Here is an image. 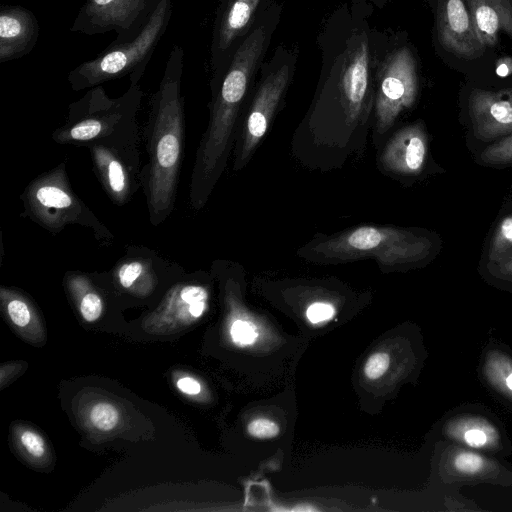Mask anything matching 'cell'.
<instances>
[{
  "label": "cell",
  "instance_id": "cell-14",
  "mask_svg": "<svg viewBox=\"0 0 512 512\" xmlns=\"http://www.w3.org/2000/svg\"><path fill=\"white\" fill-rule=\"evenodd\" d=\"M39 22L32 11L20 5L0 9V63L22 58L35 47Z\"/></svg>",
  "mask_w": 512,
  "mask_h": 512
},
{
  "label": "cell",
  "instance_id": "cell-23",
  "mask_svg": "<svg viewBox=\"0 0 512 512\" xmlns=\"http://www.w3.org/2000/svg\"><path fill=\"white\" fill-rule=\"evenodd\" d=\"M485 164L499 165L512 162V133L487 147L480 155Z\"/></svg>",
  "mask_w": 512,
  "mask_h": 512
},
{
  "label": "cell",
  "instance_id": "cell-29",
  "mask_svg": "<svg viewBox=\"0 0 512 512\" xmlns=\"http://www.w3.org/2000/svg\"><path fill=\"white\" fill-rule=\"evenodd\" d=\"M335 314L333 305L326 302H315L311 304L307 311L306 316L308 320L313 323H321L331 319Z\"/></svg>",
  "mask_w": 512,
  "mask_h": 512
},
{
  "label": "cell",
  "instance_id": "cell-26",
  "mask_svg": "<svg viewBox=\"0 0 512 512\" xmlns=\"http://www.w3.org/2000/svg\"><path fill=\"white\" fill-rule=\"evenodd\" d=\"M20 443L27 453L35 458H40L46 453L44 439L33 430H24L20 435Z\"/></svg>",
  "mask_w": 512,
  "mask_h": 512
},
{
  "label": "cell",
  "instance_id": "cell-6",
  "mask_svg": "<svg viewBox=\"0 0 512 512\" xmlns=\"http://www.w3.org/2000/svg\"><path fill=\"white\" fill-rule=\"evenodd\" d=\"M423 2L433 15L431 36L436 55L448 67L471 77L494 73L496 51L483 43L466 1Z\"/></svg>",
  "mask_w": 512,
  "mask_h": 512
},
{
  "label": "cell",
  "instance_id": "cell-18",
  "mask_svg": "<svg viewBox=\"0 0 512 512\" xmlns=\"http://www.w3.org/2000/svg\"><path fill=\"white\" fill-rule=\"evenodd\" d=\"M449 438L474 450L494 449L500 440L498 430L486 420L480 418H460L446 427Z\"/></svg>",
  "mask_w": 512,
  "mask_h": 512
},
{
  "label": "cell",
  "instance_id": "cell-33",
  "mask_svg": "<svg viewBox=\"0 0 512 512\" xmlns=\"http://www.w3.org/2000/svg\"><path fill=\"white\" fill-rule=\"evenodd\" d=\"M502 270L506 275H512V258L503 264Z\"/></svg>",
  "mask_w": 512,
  "mask_h": 512
},
{
  "label": "cell",
  "instance_id": "cell-1",
  "mask_svg": "<svg viewBox=\"0 0 512 512\" xmlns=\"http://www.w3.org/2000/svg\"><path fill=\"white\" fill-rule=\"evenodd\" d=\"M184 49L174 45L157 90L151 97L143 129L147 162L142 166V189L149 221L162 224L173 212L185 150V111L181 95Z\"/></svg>",
  "mask_w": 512,
  "mask_h": 512
},
{
  "label": "cell",
  "instance_id": "cell-25",
  "mask_svg": "<svg viewBox=\"0 0 512 512\" xmlns=\"http://www.w3.org/2000/svg\"><path fill=\"white\" fill-rule=\"evenodd\" d=\"M230 335L234 343L247 346L254 343L257 338L256 326L248 320H235L230 328Z\"/></svg>",
  "mask_w": 512,
  "mask_h": 512
},
{
  "label": "cell",
  "instance_id": "cell-31",
  "mask_svg": "<svg viewBox=\"0 0 512 512\" xmlns=\"http://www.w3.org/2000/svg\"><path fill=\"white\" fill-rule=\"evenodd\" d=\"M177 388L187 395H197L201 392L200 383L189 376L182 377L176 382Z\"/></svg>",
  "mask_w": 512,
  "mask_h": 512
},
{
  "label": "cell",
  "instance_id": "cell-11",
  "mask_svg": "<svg viewBox=\"0 0 512 512\" xmlns=\"http://www.w3.org/2000/svg\"><path fill=\"white\" fill-rule=\"evenodd\" d=\"M92 166L103 190L117 206L129 203L142 188L139 149L96 143L87 147Z\"/></svg>",
  "mask_w": 512,
  "mask_h": 512
},
{
  "label": "cell",
  "instance_id": "cell-15",
  "mask_svg": "<svg viewBox=\"0 0 512 512\" xmlns=\"http://www.w3.org/2000/svg\"><path fill=\"white\" fill-rule=\"evenodd\" d=\"M427 153L423 127L412 124L399 130L382 153L384 167L394 173L416 175L421 172Z\"/></svg>",
  "mask_w": 512,
  "mask_h": 512
},
{
  "label": "cell",
  "instance_id": "cell-19",
  "mask_svg": "<svg viewBox=\"0 0 512 512\" xmlns=\"http://www.w3.org/2000/svg\"><path fill=\"white\" fill-rule=\"evenodd\" d=\"M484 374L489 384L512 400V359L500 352L487 355Z\"/></svg>",
  "mask_w": 512,
  "mask_h": 512
},
{
  "label": "cell",
  "instance_id": "cell-22",
  "mask_svg": "<svg viewBox=\"0 0 512 512\" xmlns=\"http://www.w3.org/2000/svg\"><path fill=\"white\" fill-rule=\"evenodd\" d=\"M512 250V216L505 217L498 226L490 249V260H500Z\"/></svg>",
  "mask_w": 512,
  "mask_h": 512
},
{
  "label": "cell",
  "instance_id": "cell-20",
  "mask_svg": "<svg viewBox=\"0 0 512 512\" xmlns=\"http://www.w3.org/2000/svg\"><path fill=\"white\" fill-rule=\"evenodd\" d=\"M0 296L6 313L15 326L24 328L31 323L33 319L32 305L23 294L2 287Z\"/></svg>",
  "mask_w": 512,
  "mask_h": 512
},
{
  "label": "cell",
  "instance_id": "cell-2",
  "mask_svg": "<svg viewBox=\"0 0 512 512\" xmlns=\"http://www.w3.org/2000/svg\"><path fill=\"white\" fill-rule=\"evenodd\" d=\"M143 91L130 84L120 96L111 98L101 85L92 87L68 106L67 119L53 131L58 144L88 147L101 143L119 148L139 149L137 120Z\"/></svg>",
  "mask_w": 512,
  "mask_h": 512
},
{
  "label": "cell",
  "instance_id": "cell-8",
  "mask_svg": "<svg viewBox=\"0 0 512 512\" xmlns=\"http://www.w3.org/2000/svg\"><path fill=\"white\" fill-rule=\"evenodd\" d=\"M299 48L280 44L272 56L264 60L259 69V79L253 88L250 107L246 115L242 144L234 164L241 169L265 135L269 124L282 103L292 83Z\"/></svg>",
  "mask_w": 512,
  "mask_h": 512
},
{
  "label": "cell",
  "instance_id": "cell-30",
  "mask_svg": "<svg viewBox=\"0 0 512 512\" xmlns=\"http://www.w3.org/2000/svg\"><path fill=\"white\" fill-rule=\"evenodd\" d=\"M494 73L499 79L510 78L512 76V56L502 55L497 57Z\"/></svg>",
  "mask_w": 512,
  "mask_h": 512
},
{
  "label": "cell",
  "instance_id": "cell-16",
  "mask_svg": "<svg viewBox=\"0 0 512 512\" xmlns=\"http://www.w3.org/2000/svg\"><path fill=\"white\" fill-rule=\"evenodd\" d=\"M208 299L206 286L188 280L179 281L166 293L155 316L169 323L188 324L204 314Z\"/></svg>",
  "mask_w": 512,
  "mask_h": 512
},
{
  "label": "cell",
  "instance_id": "cell-5",
  "mask_svg": "<svg viewBox=\"0 0 512 512\" xmlns=\"http://www.w3.org/2000/svg\"><path fill=\"white\" fill-rule=\"evenodd\" d=\"M20 199L23 204L21 216L29 218L53 235L68 225H80L90 229L96 240L104 246H110L114 241L112 232L74 192L65 163L33 179Z\"/></svg>",
  "mask_w": 512,
  "mask_h": 512
},
{
  "label": "cell",
  "instance_id": "cell-27",
  "mask_svg": "<svg viewBox=\"0 0 512 512\" xmlns=\"http://www.w3.org/2000/svg\"><path fill=\"white\" fill-rule=\"evenodd\" d=\"M389 364V355L385 352H377L367 360L364 372L369 379H378L388 370Z\"/></svg>",
  "mask_w": 512,
  "mask_h": 512
},
{
  "label": "cell",
  "instance_id": "cell-9",
  "mask_svg": "<svg viewBox=\"0 0 512 512\" xmlns=\"http://www.w3.org/2000/svg\"><path fill=\"white\" fill-rule=\"evenodd\" d=\"M160 0H84L70 30L86 35L115 32L114 43L132 41Z\"/></svg>",
  "mask_w": 512,
  "mask_h": 512
},
{
  "label": "cell",
  "instance_id": "cell-12",
  "mask_svg": "<svg viewBox=\"0 0 512 512\" xmlns=\"http://www.w3.org/2000/svg\"><path fill=\"white\" fill-rule=\"evenodd\" d=\"M181 270L178 263L163 258L158 252L131 245L117 260L111 274L119 288L145 297L155 289L161 275Z\"/></svg>",
  "mask_w": 512,
  "mask_h": 512
},
{
  "label": "cell",
  "instance_id": "cell-17",
  "mask_svg": "<svg viewBox=\"0 0 512 512\" xmlns=\"http://www.w3.org/2000/svg\"><path fill=\"white\" fill-rule=\"evenodd\" d=\"M483 43L493 51L500 34L512 41V0H465Z\"/></svg>",
  "mask_w": 512,
  "mask_h": 512
},
{
  "label": "cell",
  "instance_id": "cell-4",
  "mask_svg": "<svg viewBox=\"0 0 512 512\" xmlns=\"http://www.w3.org/2000/svg\"><path fill=\"white\" fill-rule=\"evenodd\" d=\"M172 15V0H160L139 35L132 41L111 42L96 57L84 61L68 76L73 91H81L128 76L139 84L146 66L166 32Z\"/></svg>",
  "mask_w": 512,
  "mask_h": 512
},
{
  "label": "cell",
  "instance_id": "cell-7",
  "mask_svg": "<svg viewBox=\"0 0 512 512\" xmlns=\"http://www.w3.org/2000/svg\"><path fill=\"white\" fill-rule=\"evenodd\" d=\"M428 247L425 238L402 229L361 226L318 243L309 252L321 262L372 257L382 265L393 266L421 260Z\"/></svg>",
  "mask_w": 512,
  "mask_h": 512
},
{
  "label": "cell",
  "instance_id": "cell-13",
  "mask_svg": "<svg viewBox=\"0 0 512 512\" xmlns=\"http://www.w3.org/2000/svg\"><path fill=\"white\" fill-rule=\"evenodd\" d=\"M467 108L479 137L491 139L512 133V86L498 90L471 86Z\"/></svg>",
  "mask_w": 512,
  "mask_h": 512
},
{
  "label": "cell",
  "instance_id": "cell-24",
  "mask_svg": "<svg viewBox=\"0 0 512 512\" xmlns=\"http://www.w3.org/2000/svg\"><path fill=\"white\" fill-rule=\"evenodd\" d=\"M119 411L110 403L96 404L90 411V421L100 431H110L119 422Z\"/></svg>",
  "mask_w": 512,
  "mask_h": 512
},
{
  "label": "cell",
  "instance_id": "cell-10",
  "mask_svg": "<svg viewBox=\"0 0 512 512\" xmlns=\"http://www.w3.org/2000/svg\"><path fill=\"white\" fill-rule=\"evenodd\" d=\"M268 0H220L210 43V88L221 80Z\"/></svg>",
  "mask_w": 512,
  "mask_h": 512
},
{
  "label": "cell",
  "instance_id": "cell-21",
  "mask_svg": "<svg viewBox=\"0 0 512 512\" xmlns=\"http://www.w3.org/2000/svg\"><path fill=\"white\" fill-rule=\"evenodd\" d=\"M451 466L458 474L472 477L485 471L487 461L475 452L461 450L452 457Z\"/></svg>",
  "mask_w": 512,
  "mask_h": 512
},
{
  "label": "cell",
  "instance_id": "cell-3",
  "mask_svg": "<svg viewBox=\"0 0 512 512\" xmlns=\"http://www.w3.org/2000/svg\"><path fill=\"white\" fill-rule=\"evenodd\" d=\"M420 58L406 31H379L374 111L376 128L383 134L401 112L410 109L420 89Z\"/></svg>",
  "mask_w": 512,
  "mask_h": 512
},
{
  "label": "cell",
  "instance_id": "cell-28",
  "mask_svg": "<svg viewBox=\"0 0 512 512\" xmlns=\"http://www.w3.org/2000/svg\"><path fill=\"white\" fill-rule=\"evenodd\" d=\"M248 433L256 438H273L279 434L278 425L265 418H258L249 423Z\"/></svg>",
  "mask_w": 512,
  "mask_h": 512
},
{
  "label": "cell",
  "instance_id": "cell-32",
  "mask_svg": "<svg viewBox=\"0 0 512 512\" xmlns=\"http://www.w3.org/2000/svg\"><path fill=\"white\" fill-rule=\"evenodd\" d=\"M351 3L368 4L377 9H383L391 0H347Z\"/></svg>",
  "mask_w": 512,
  "mask_h": 512
}]
</instances>
